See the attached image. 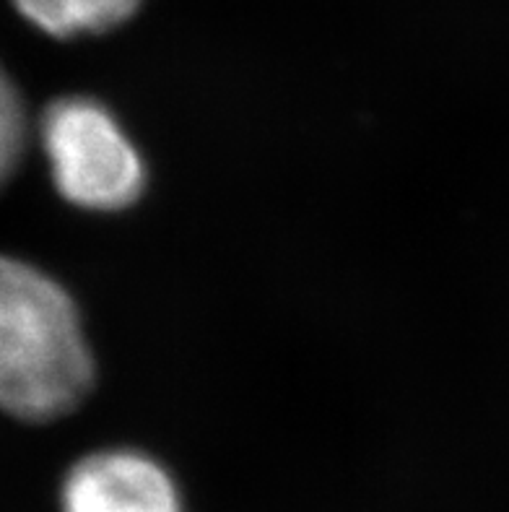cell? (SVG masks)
I'll use <instances>...</instances> for the list:
<instances>
[{
	"instance_id": "3",
	"label": "cell",
	"mask_w": 509,
	"mask_h": 512,
	"mask_svg": "<svg viewBox=\"0 0 509 512\" xmlns=\"http://www.w3.org/2000/svg\"><path fill=\"white\" fill-rule=\"evenodd\" d=\"M63 512H185L177 481L162 463L130 448L89 453L65 474Z\"/></svg>"
},
{
	"instance_id": "4",
	"label": "cell",
	"mask_w": 509,
	"mask_h": 512,
	"mask_svg": "<svg viewBox=\"0 0 509 512\" xmlns=\"http://www.w3.org/2000/svg\"><path fill=\"white\" fill-rule=\"evenodd\" d=\"M13 6L39 32L71 39L110 32L136 13L141 0H13Z\"/></svg>"
},
{
	"instance_id": "1",
	"label": "cell",
	"mask_w": 509,
	"mask_h": 512,
	"mask_svg": "<svg viewBox=\"0 0 509 512\" xmlns=\"http://www.w3.org/2000/svg\"><path fill=\"white\" fill-rule=\"evenodd\" d=\"M94 385V354L76 302L50 273L0 255V411L55 422Z\"/></svg>"
},
{
	"instance_id": "2",
	"label": "cell",
	"mask_w": 509,
	"mask_h": 512,
	"mask_svg": "<svg viewBox=\"0 0 509 512\" xmlns=\"http://www.w3.org/2000/svg\"><path fill=\"white\" fill-rule=\"evenodd\" d=\"M37 138L52 182L71 206L112 214L146 190V164L112 110L99 99L63 97L45 107Z\"/></svg>"
},
{
	"instance_id": "5",
	"label": "cell",
	"mask_w": 509,
	"mask_h": 512,
	"mask_svg": "<svg viewBox=\"0 0 509 512\" xmlns=\"http://www.w3.org/2000/svg\"><path fill=\"white\" fill-rule=\"evenodd\" d=\"M29 143V117L24 97L11 73L0 63V190L6 188L13 172L24 159Z\"/></svg>"
}]
</instances>
